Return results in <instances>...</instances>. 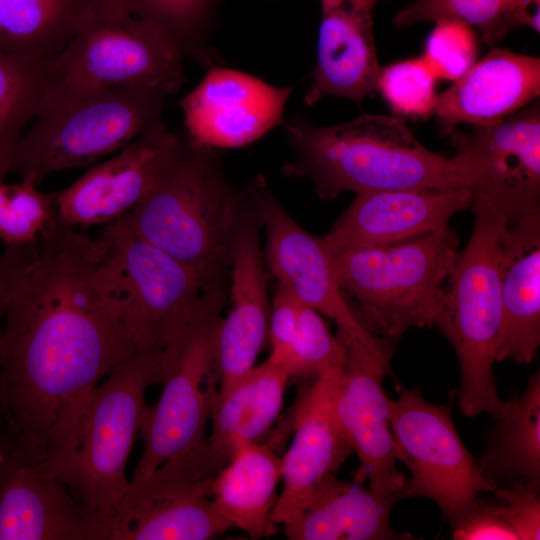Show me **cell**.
Wrapping results in <instances>:
<instances>
[{
	"label": "cell",
	"instance_id": "obj_1",
	"mask_svg": "<svg viewBox=\"0 0 540 540\" xmlns=\"http://www.w3.org/2000/svg\"><path fill=\"white\" fill-rule=\"evenodd\" d=\"M0 343V448L33 463L81 397L137 347L105 282L101 244L59 222L27 250Z\"/></svg>",
	"mask_w": 540,
	"mask_h": 540
},
{
	"label": "cell",
	"instance_id": "obj_2",
	"mask_svg": "<svg viewBox=\"0 0 540 540\" xmlns=\"http://www.w3.org/2000/svg\"><path fill=\"white\" fill-rule=\"evenodd\" d=\"M170 371L165 352L137 350L81 397L55 426L39 470L65 484L85 512L106 524L130 481L126 465L148 387Z\"/></svg>",
	"mask_w": 540,
	"mask_h": 540
},
{
	"label": "cell",
	"instance_id": "obj_3",
	"mask_svg": "<svg viewBox=\"0 0 540 540\" xmlns=\"http://www.w3.org/2000/svg\"><path fill=\"white\" fill-rule=\"evenodd\" d=\"M284 130L295 155L285 173L310 179L322 199L343 191L465 187L451 158L424 147L400 116L366 114L322 127L293 118Z\"/></svg>",
	"mask_w": 540,
	"mask_h": 540
},
{
	"label": "cell",
	"instance_id": "obj_4",
	"mask_svg": "<svg viewBox=\"0 0 540 540\" xmlns=\"http://www.w3.org/2000/svg\"><path fill=\"white\" fill-rule=\"evenodd\" d=\"M212 150L182 134L151 189L123 215L139 237L193 269L204 290L224 283L248 197L229 184Z\"/></svg>",
	"mask_w": 540,
	"mask_h": 540
},
{
	"label": "cell",
	"instance_id": "obj_5",
	"mask_svg": "<svg viewBox=\"0 0 540 540\" xmlns=\"http://www.w3.org/2000/svg\"><path fill=\"white\" fill-rule=\"evenodd\" d=\"M474 225L443 286L435 325L452 344L461 371L457 400L467 417L497 419L506 401L493 374L501 326L499 251L509 223L484 198L473 195Z\"/></svg>",
	"mask_w": 540,
	"mask_h": 540
},
{
	"label": "cell",
	"instance_id": "obj_6",
	"mask_svg": "<svg viewBox=\"0 0 540 540\" xmlns=\"http://www.w3.org/2000/svg\"><path fill=\"white\" fill-rule=\"evenodd\" d=\"M449 225L404 241L348 250L332 258L336 282L362 309L365 327L397 341L436 323L443 286L460 251Z\"/></svg>",
	"mask_w": 540,
	"mask_h": 540
},
{
	"label": "cell",
	"instance_id": "obj_7",
	"mask_svg": "<svg viewBox=\"0 0 540 540\" xmlns=\"http://www.w3.org/2000/svg\"><path fill=\"white\" fill-rule=\"evenodd\" d=\"M165 98L143 88L46 94L11 152L9 173L39 185L52 173L119 151L163 122Z\"/></svg>",
	"mask_w": 540,
	"mask_h": 540
},
{
	"label": "cell",
	"instance_id": "obj_8",
	"mask_svg": "<svg viewBox=\"0 0 540 540\" xmlns=\"http://www.w3.org/2000/svg\"><path fill=\"white\" fill-rule=\"evenodd\" d=\"M183 59L152 22L117 0H91L75 35L53 63L46 94L143 88L167 97L186 80Z\"/></svg>",
	"mask_w": 540,
	"mask_h": 540
},
{
	"label": "cell",
	"instance_id": "obj_9",
	"mask_svg": "<svg viewBox=\"0 0 540 540\" xmlns=\"http://www.w3.org/2000/svg\"><path fill=\"white\" fill-rule=\"evenodd\" d=\"M97 238L105 282L137 350L178 357L204 291L198 274L139 237L124 216Z\"/></svg>",
	"mask_w": 540,
	"mask_h": 540
},
{
	"label": "cell",
	"instance_id": "obj_10",
	"mask_svg": "<svg viewBox=\"0 0 540 540\" xmlns=\"http://www.w3.org/2000/svg\"><path fill=\"white\" fill-rule=\"evenodd\" d=\"M224 283L203 291L179 358L161 383L157 403L145 408L141 458L131 480H139L173 455L207 441L206 426L218 391L215 370Z\"/></svg>",
	"mask_w": 540,
	"mask_h": 540
},
{
	"label": "cell",
	"instance_id": "obj_11",
	"mask_svg": "<svg viewBox=\"0 0 540 540\" xmlns=\"http://www.w3.org/2000/svg\"><path fill=\"white\" fill-rule=\"evenodd\" d=\"M390 423L396 459L411 473L402 498L431 499L452 527L480 493L494 491L460 438L450 404H432L418 390L402 389L390 399Z\"/></svg>",
	"mask_w": 540,
	"mask_h": 540
},
{
	"label": "cell",
	"instance_id": "obj_12",
	"mask_svg": "<svg viewBox=\"0 0 540 540\" xmlns=\"http://www.w3.org/2000/svg\"><path fill=\"white\" fill-rule=\"evenodd\" d=\"M217 474L206 441L130 480L106 524L107 540H208L223 534L231 527L211 496Z\"/></svg>",
	"mask_w": 540,
	"mask_h": 540
},
{
	"label": "cell",
	"instance_id": "obj_13",
	"mask_svg": "<svg viewBox=\"0 0 540 540\" xmlns=\"http://www.w3.org/2000/svg\"><path fill=\"white\" fill-rule=\"evenodd\" d=\"M451 158L465 187L509 225L540 213V109L538 102L470 132L453 131Z\"/></svg>",
	"mask_w": 540,
	"mask_h": 540
},
{
	"label": "cell",
	"instance_id": "obj_14",
	"mask_svg": "<svg viewBox=\"0 0 540 540\" xmlns=\"http://www.w3.org/2000/svg\"><path fill=\"white\" fill-rule=\"evenodd\" d=\"M346 349L337 377L332 410L336 423L359 459L353 477L368 481L384 496L403 488L406 478L397 467L390 423V398L383 381L391 373L393 344L369 346L337 335Z\"/></svg>",
	"mask_w": 540,
	"mask_h": 540
},
{
	"label": "cell",
	"instance_id": "obj_15",
	"mask_svg": "<svg viewBox=\"0 0 540 540\" xmlns=\"http://www.w3.org/2000/svg\"><path fill=\"white\" fill-rule=\"evenodd\" d=\"M266 230V258L272 273L305 305L333 319L337 334L369 346L390 341L371 333L348 304L332 269L322 237L303 229L266 189L262 179L249 187Z\"/></svg>",
	"mask_w": 540,
	"mask_h": 540
},
{
	"label": "cell",
	"instance_id": "obj_16",
	"mask_svg": "<svg viewBox=\"0 0 540 540\" xmlns=\"http://www.w3.org/2000/svg\"><path fill=\"white\" fill-rule=\"evenodd\" d=\"M163 122L55 192L56 220L70 227L108 224L132 210L151 189L181 143Z\"/></svg>",
	"mask_w": 540,
	"mask_h": 540
},
{
	"label": "cell",
	"instance_id": "obj_17",
	"mask_svg": "<svg viewBox=\"0 0 540 540\" xmlns=\"http://www.w3.org/2000/svg\"><path fill=\"white\" fill-rule=\"evenodd\" d=\"M293 87H276L233 69L211 67L178 103L185 135L207 148L248 145L283 123Z\"/></svg>",
	"mask_w": 540,
	"mask_h": 540
},
{
	"label": "cell",
	"instance_id": "obj_18",
	"mask_svg": "<svg viewBox=\"0 0 540 540\" xmlns=\"http://www.w3.org/2000/svg\"><path fill=\"white\" fill-rule=\"evenodd\" d=\"M342 367L310 381L296 403L291 422L294 437L281 457L283 486L270 516L277 526L298 517L336 478L353 452L332 410L334 386Z\"/></svg>",
	"mask_w": 540,
	"mask_h": 540
},
{
	"label": "cell",
	"instance_id": "obj_19",
	"mask_svg": "<svg viewBox=\"0 0 540 540\" xmlns=\"http://www.w3.org/2000/svg\"><path fill=\"white\" fill-rule=\"evenodd\" d=\"M472 192L407 189L358 194L322 237L332 258L342 252L381 246L435 232L470 208Z\"/></svg>",
	"mask_w": 540,
	"mask_h": 540
},
{
	"label": "cell",
	"instance_id": "obj_20",
	"mask_svg": "<svg viewBox=\"0 0 540 540\" xmlns=\"http://www.w3.org/2000/svg\"><path fill=\"white\" fill-rule=\"evenodd\" d=\"M0 459V540H106L68 487L7 451Z\"/></svg>",
	"mask_w": 540,
	"mask_h": 540
},
{
	"label": "cell",
	"instance_id": "obj_21",
	"mask_svg": "<svg viewBox=\"0 0 540 540\" xmlns=\"http://www.w3.org/2000/svg\"><path fill=\"white\" fill-rule=\"evenodd\" d=\"M230 270V309L220 322L215 363L219 393L255 367L268 342L270 304L258 228L244 216L234 233Z\"/></svg>",
	"mask_w": 540,
	"mask_h": 540
},
{
	"label": "cell",
	"instance_id": "obj_22",
	"mask_svg": "<svg viewBox=\"0 0 540 540\" xmlns=\"http://www.w3.org/2000/svg\"><path fill=\"white\" fill-rule=\"evenodd\" d=\"M540 94V59L503 48L491 49L437 96L433 112L446 135L460 124L497 123Z\"/></svg>",
	"mask_w": 540,
	"mask_h": 540
},
{
	"label": "cell",
	"instance_id": "obj_23",
	"mask_svg": "<svg viewBox=\"0 0 540 540\" xmlns=\"http://www.w3.org/2000/svg\"><path fill=\"white\" fill-rule=\"evenodd\" d=\"M372 11L350 1L321 4L317 63L304 96L307 105L327 96L344 97L360 105L377 91L381 67Z\"/></svg>",
	"mask_w": 540,
	"mask_h": 540
},
{
	"label": "cell",
	"instance_id": "obj_24",
	"mask_svg": "<svg viewBox=\"0 0 540 540\" xmlns=\"http://www.w3.org/2000/svg\"><path fill=\"white\" fill-rule=\"evenodd\" d=\"M496 362L529 364L540 346V213L508 225L500 244Z\"/></svg>",
	"mask_w": 540,
	"mask_h": 540
},
{
	"label": "cell",
	"instance_id": "obj_25",
	"mask_svg": "<svg viewBox=\"0 0 540 540\" xmlns=\"http://www.w3.org/2000/svg\"><path fill=\"white\" fill-rule=\"evenodd\" d=\"M289 377L269 358L225 392L217 391L207 448L219 472L242 446L260 443L277 420Z\"/></svg>",
	"mask_w": 540,
	"mask_h": 540
},
{
	"label": "cell",
	"instance_id": "obj_26",
	"mask_svg": "<svg viewBox=\"0 0 540 540\" xmlns=\"http://www.w3.org/2000/svg\"><path fill=\"white\" fill-rule=\"evenodd\" d=\"M403 499L400 490L378 495L353 477L330 481L311 504L284 525L290 540H395L414 539L390 526L393 506Z\"/></svg>",
	"mask_w": 540,
	"mask_h": 540
},
{
	"label": "cell",
	"instance_id": "obj_27",
	"mask_svg": "<svg viewBox=\"0 0 540 540\" xmlns=\"http://www.w3.org/2000/svg\"><path fill=\"white\" fill-rule=\"evenodd\" d=\"M281 480V457L268 443L240 447L218 472L211 496L231 528L261 539L277 531L270 516Z\"/></svg>",
	"mask_w": 540,
	"mask_h": 540
},
{
	"label": "cell",
	"instance_id": "obj_28",
	"mask_svg": "<svg viewBox=\"0 0 540 540\" xmlns=\"http://www.w3.org/2000/svg\"><path fill=\"white\" fill-rule=\"evenodd\" d=\"M485 450L478 460L484 477L496 488L521 480L540 492V373L506 401L494 419Z\"/></svg>",
	"mask_w": 540,
	"mask_h": 540
},
{
	"label": "cell",
	"instance_id": "obj_29",
	"mask_svg": "<svg viewBox=\"0 0 540 540\" xmlns=\"http://www.w3.org/2000/svg\"><path fill=\"white\" fill-rule=\"evenodd\" d=\"M91 0H0V53L54 63Z\"/></svg>",
	"mask_w": 540,
	"mask_h": 540
},
{
	"label": "cell",
	"instance_id": "obj_30",
	"mask_svg": "<svg viewBox=\"0 0 540 540\" xmlns=\"http://www.w3.org/2000/svg\"><path fill=\"white\" fill-rule=\"evenodd\" d=\"M540 0H416L393 18L398 27L423 21L458 20L480 33L493 45L517 27L540 30Z\"/></svg>",
	"mask_w": 540,
	"mask_h": 540
},
{
	"label": "cell",
	"instance_id": "obj_31",
	"mask_svg": "<svg viewBox=\"0 0 540 540\" xmlns=\"http://www.w3.org/2000/svg\"><path fill=\"white\" fill-rule=\"evenodd\" d=\"M53 81V63L33 62L0 53V180L26 123L35 118Z\"/></svg>",
	"mask_w": 540,
	"mask_h": 540
},
{
	"label": "cell",
	"instance_id": "obj_32",
	"mask_svg": "<svg viewBox=\"0 0 540 540\" xmlns=\"http://www.w3.org/2000/svg\"><path fill=\"white\" fill-rule=\"evenodd\" d=\"M37 186L26 179L14 184L0 180V240L5 248L37 244L56 221L55 192Z\"/></svg>",
	"mask_w": 540,
	"mask_h": 540
},
{
	"label": "cell",
	"instance_id": "obj_33",
	"mask_svg": "<svg viewBox=\"0 0 540 540\" xmlns=\"http://www.w3.org/2000/svg\"><path fill=\"white\" fill-rule=\"evenodd\" d=\"M346 349L321 314L302 304L295 337L281 366L289 379L313 381L324 372L341 368Z\"/></svg>",
	"mask_w": 540,
	"mask_h": 540
},
{
	"label": "cell",
	"instance_id": "obj_34",
	"mask_svg": "<svg viewBox=\"0 0 540 540\" xmlns=\"http://www.w3.org/2000/svg\"><path fill=\"white\" fill-rule=\"evenodd\" d=\"M164 31L184 57L206 61L204 25L212 0H117Z\"/></svg>",
	"mask_w": 540,
	"mask_h": 540
},
{
	"label": "cell",
	"instance_id": "obj_35",
	"mask_svg": "<svg viewBox=\"0 0 540 540\" xmlns=\"http://www.w3.org/2000/svg\"><path fill=\"white\" fill-rule=\"evenodd\" d=\"M437 77L422 57L381 68L377 91L400 117L424 119L433 115Z\"/></svg>",
	"mask_w": 540,
	"mask_h": 540
},
{
	"label": "cell",
	"instance_id": "obj_36",
	"mask_svg": "<svg viewBox=\"0 0 540 540\" xmlns=\"http://www.w3.org/2000/svg\"><path fill=\"white\" fill-rule=\"evenodd\" d=\"M476 31L453 19L435 22L422 56L437 78L455 81L476 62Z\"/></svg>",
	"mask_w": 540,
	"mask_h": 540
},
{
	"label": "cell",
	"instance_id": "obj_37",
	"mask_svg": "<svg viewBox=\"0 0 540 540\" xmlns=\"http://www.w3.org/2000/svg\"><path fill=\"white\" fill-rule=\"evenodd\" d=\"M503 505L491 504L492 510L517 533L519 540L540 539V492L518 480L493 491Z\"/></svg>",
	"mask_w": 540,
	"mask_h": 540
},
{
	"label": "cell",
	"instance_id": "obj_38",
	"mask_svg": "<svg viewBox=\"0 0 540 540\" xmlns=\"http://www.w3.org/2000/svg\"><path fill=\"white\" fill-rule=\"evenodd\" d=\"M302 302L285 286L278 284L270 306L268 341L269 359L281 364L295 337Z\"/></svg>",
	"mask_w": 540,
	"mask_h": 540
},
{
	"label": "cell",
	"instance_id": "obj_39",
	"mask_svg": "<svg viewBox=\"0 0 540 540\" xmlns=\"http://www.w3.org/2000/svg\"><path fill=\"white\" fill-rule=\"evenodd\" d=\"M454 540H519L515 530L491 508V504L478 500L455 525Z\"/></svg>",
	"mask_w": 540,
	"mask_h": 540
},
{
	"label": "cell",
	"instance_id": "obj_40",
	"mask_svg": "<svg viewBox=\"0 0 540 540\" xmlns=\"http://www.w3.org/2000/svg\"><path fill=\"white\" fill-rule=\"evenodd\" d=\"M29 247L5 248L0 254V343L2 334V320L5 317L7 297L17 266Z\"/></svg>",
	"mask_w": 540,
	"mask_h": 540
},
{
	"label": "cell",
	"instance_id": "obj_41",
	"mask_svg": "<svg viewBox=\"0 0 540 540\" xmlns=\"http://www.w3.org/2000/svg\"><path fill=\"white\" fill-rule=\"evenodd\" d=\"M321 4L325 3H332L337 1H350L359 5H362L364 7H367L369 9H372L377 5V3L381 0H319Z\"/></svg>",
	"mask_w": 540,
	"mask_h": 540
},
{
	"label": "cell",
	"instance_id": "obj_42",
	"mask_svg": "<svg viewBox=\"0 0 540 540\" xmlns=\"http://www.w3.org/2000/svg\"><path fill=\"white\" fill-rule=\"evenodd\" d=\"M1 457H2V452H1V450H0V459H1Z\"/></svg>",
	"mask_w": 540,
	"mask_h": 540
}]
</instances>
